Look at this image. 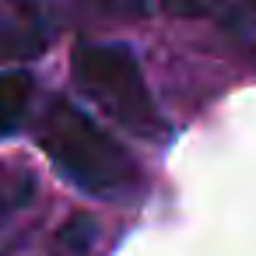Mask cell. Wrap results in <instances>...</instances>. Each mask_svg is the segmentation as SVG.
Segmentation results:
<instances>
[{
  "label": "cell",
  "mask_w": 256,
  "mask_h": 256,
  "mask_svg": "<svg viewBox=\"0 0 256 256\" xmlns=\"http://www.w3.org/2000/svg\"><path fill=\"white\" fill-rule=\"evenodd\" d=\"M39 148L67 182L92 196H126L137 186V162L70 102H56L42 116Z\"/></svg>",
  "instance_id": "cell-1"
},
{
  "label": "cell",
  "mask_w": 256,
  "mask_h": 256,
  "mask_svg": "<svg viewBox=\"0 0 256 256\" xmlns=\"http://www.w3.org/2000/svg\"><path fill=\"white\" fill-rule=\"evenodd\" d=\"M74 81L109 120L144 140H162L165 123L144 84V74L126 46L84 42L74 50Z\"/></svg>",
  "instance_id": "cell-2"
},
{
  "label": "cell",
  "mask_w": 256,
  "mask_h": 256,
  "mask_svg": "<svg viewBox=\"0 0 256 256\" xmlns=\"http://www.w3.org/2000/svg\"><path fill=\"white\" fill-rule=\"evenodd\" d=\"M32 102V78L25 70H4L0 74V126L14 123Z\"/></svg>",
  "instance_id": "cell-3"
},
{
  "label": "cell",
  "mask_w": 256,
  "mask_h": 256,
  "mask_svg": "<svg viewBox=\"0 0 256 256\" xmlns=\"http://www.w3.org/2000/svg\"><path fill=\"white\" fill-rule=\"evenodd\" d=\"M32 196H36V179L28 172L0 165V221L8 214H14V210H22Z\"/></svg>",
  "instance_id": "cell-4"
},
{
  "label": "cell",
  "mask_w": 256,
  "mask_h": 256,
  "mask_svg": "<svg viewBox=\"0 0 256 256\" xmlns=\"http://www.w3.org/2000/svg\"><path fill=\"white\" fill-rule=\"evenodd\" d=\"M95 232H98V224H95V218H92V214H74V218L60 228L56 242H60V249H67L70 256H81V252L92 246Z\"/></svg>",
  "instance_id": "cell-5"
},
{
  "label": "cell",
  "mask_w": 256,
  "mask_h": 256,
  "mask_svg": "<svg viewBox=\"0 0 256 256\" xmlns=\"http://www.w3.org/2000/svg\"><path fill=\"white\" fill-rule=\"evenodd\" d=\"M210 4H214V0H162V8H165L168 14H176V18H196V14H204Z\"/></svg>",
  "instance_id": "cell-6"
},
{
  "label": "cell",
  "mask_w": 256,
  "mask_h": 256,
  "mask_svg": "<svg viewBox=\"0 0 256 256\" xmlns=\"http://www.w3.org/2000/svg\"><path fill=\"white\" fill-rule=\"evenodd\" d=\"M102 8H109V11H123V14H134V11H140V4L144 0H98Z\"/></svg>",
  "instance_id": "cell-7"
},
{
  "label": "cell",
  "mask_w": 256,
  "mask_h": 256,
  "mask_svg": "<svg viewBox=\"0 0 256 256\" xmlns=\"http://www.w3.org/2000/svg\"><path fill=\"white\" fill-rule=\"evenodd\" d=\"M252 4H256V0H252Z\"/></svg>",
  "instance_id": "cell-8"
}]
</instances>
